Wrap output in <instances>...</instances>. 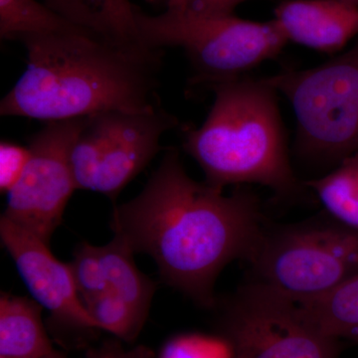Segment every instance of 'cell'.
<instances>
[{
	"label": "cell",
	"mask_w": 358,
	"mask_h": 358,
	"mask_svg": "<svg viewBox=\"0 0 358 358\" xmlns=\"http://www.w3.org/2000/svg\"><path fill=\"white\" fill-rule=\"evenodd\" d=\"M266 223L260 200L238 188L230 195L185 171L176 148L166 150L140 194L115 207V236L154 259L162 281L202 307L216 305L218 275L248 261Z\"/></svg>",
	"instance_id": "obj_1"
},
{
	"label": "cell",
	"mask_w": 358,
	"mask_h": 358,
	"mask_svg": "<svg viewBox=\"0 0 358 358\" xmlns=\"http://www.w3.org/2000/svg\"><path fill=\"white\" fill-rule=\"evenodd\" d=\"M84 306L99 329L114 334L127 343L138 338L148 319L147 315L110 294H99L85 301Z\"/></svg>",
	"instance_id": "obj_18"
},
{
	"label": "cell",
	"mask_w": 358,
	"mask_h": 358,
	"mask_svg": "<svg viewBox=\"0 0 358 358\" xmlns=\"http://www.w3.org/2000/svg\"><path fill=\"white\" fill-rule=\"evenodd\" d=\"M102 358H126L122 357V355H115V353H108V355H103Z\"/></svg>",
	"instance_id": "obj_25"
},
{
	"label": "cell",
	"mask_w": 358,
	"mask_h": 358,
	"mask_svg": "<svg viewBox=\"0 0 358 358\" xmlns=\"http://www.w3.org/2000/svg\"><path fill=\"white\" fill-rule=\"evenodd\" d=\"M178 124L176 117L160 107L85 117L70 154L78 190L115 200L159 152L162 136Z\"/></svg>",
	"instance_id": "obj_7"
},
{
	"label": "cell",
	"mask_w": 358,
	"mask_h": 358,
	"mask_svg": "<svg viewBox=\"0 0 358 358\" xmlns=\"http://www.w3.org/2000/svg\"><path fill=\"white\" fill-rule=\"evenodd\" d=\"M348 3H352L353 6H358V0H345Z\"/></svg>",
	"instance_id": "obj_26"
},
{
	"label": "cell",
	"mask_w": 358,
	"mask_h": 358,
	"mask_svg": "<svg viewBox=\"0 0 358 358\" xmlns=\"http://www.w3.org/2000/svg\"><path fill=\"white\" fill-rule=\"evenodd\" d=\"M46 6L72 22L115 46L152 52L141 41L136 8L131 0H44Z\"/></svg>",
	"instance_id": "obj_12"
},
{
	"label": "cell",
	"mask_w": 358,
	"mask_h": 358,
	"mask_svg": "<svg viewBox=\"0 0 358 358\" xmlns=\"http://www.w3.org/2000/svg\"><path fill=\"white\" fill-rule=\"evenodd\" d=\"M296 303L327 336L358 345V274L329 293Z\"/></svg>",
	"instance_id": "obj_15"
},
{
	"label": "cell",
	"mask_w": 358,
	"mask_h": 358,
	"mask_svg": "<svg viewBox=\"0 0 358 358\" xmlns=\"http://www.w3.org/2000/svg\"><path fill=\"white\" fill-rule=\"evenodd\" d=\"M3 358V357H0ZM33 358H67L63 355L62 352H58L57 350H52L51 352L46 353V355H41V357H33Z\"/></svg>",
	"instance_id": "obj_23"
},
{
	"label": "cell",
	"mask_w": 358,
	"mask_h": 358,
	"mask_svg": "<svg viewBox=\"0 0 358 358\" xmlns=\"http://www.w3.org/2000/svg\"><path fill=\"white\" fill-rule=\"evenodd\" d=\"M83 119L47 122L30 141L24 173L7 193L2 216L48 245L78 190L70 154Z\"/></svg>",
	"instance_id": "obj_9"
},
{
	"label": "cell",
	"mask_w": 358,
	"mask_h": 358,
	"mask_svg": "<svg viewBox=\"0 0 358 358\" xmlns=\"http://www.w3.org/2000/svg\"><path fill=\"white\" fill-rule=\"evenodd\" d=\"M273 20L287 41L327 54L358 37V6L345 0H282Z\"/></svg>",
	"instance_id": "obj_11"
},
{
	"label": "cell",
	"mask_w": 358,
	"mask_h": 358,
	"mask_svg": "<svg viewBox=\"0 0 358 358\" xmlns=\"http://www.w3.org/2000/svg\"><path fill=\"white\" fill-rule=\"evenodd\" d=\"M30 159L29 148L13 141L0 143V192L8 193L17 185Z\"/></svg>",
	"instance_id": "obj_20"
},
{
	"label": "cell",
	"mask_w": 358,
	"mask_h": 358,
	"mask_svg": "<svg viewBox=\"0 0 358 358\" xmlns=\"http://www.w3.org/2000/svg\"><path fill=\"white\" fill-rule=\"evenodd\" d=\"M247 262L257 281L292 300H310L358 274V231L326 212L299 223H266Z\"/></svg>",
	"instance_id": "obj_6"
},
{
	"label": "cell",
	"mask_w": 358,
	"mask_h": 358,
	"mask_svg": "<svg viewBox=\"0 0 358 358\" xmlns=\"http://www.w3.org/2000/svg\"><path fill=\"white\" fill-rule=\"evenodd\" d=\"M159 358H234V353L225 338L187 334L167 341Z\"/></svg>",
	"instance_id": "obj_19"
},
{
	"label": "cell",
	"mask_w": 358,
	"mask_h": 358,
	"mask_svg": "<svg viewBox=\"0 0 358 358\" xmlns=\"http://www.w3.org/2000/svg\"><path fill=\"white\" fill-rule=\"evenodd\" d=\"M20 41L27 51V66L2 99L1 115L50 122L159 107L155 75L162 51L129 50L80 32Z\"/></svg>",
	"instance_id": "obj_2"
},
{
	"label": "cell",
	"mask_w": 358,
	"mask_h": 358,
	"mask_svg": "<svg viewBox=\"0 0 358 358\" xmlns=\"http://www.w3.org/2000/svg\"><path fill=\"white\" fill-rule=\"evenodd\" d=\"M246 1H249V0H225L226 8H227L228 13L230 14H234L235 8H237L240 4Z\"/></svg>",
	"instance_id": "obj_22"
},
{
	"label": "cell",
	"mask_w": 358,
	"mask_h": 358,
	"mask_svg": "<svg viewBox=\"0 0 358 358\" xmlns=\"http://www.w3.org/2000/svg\"><path fill=\"white\" fill-rule=\"evenodd\" d=\"M0 239L33 300L63 324L99 329L78 294L69 264L59 261L48 244L2 215Z\"/></svg>",
	"instance_id": "obj_10"
},
{
	"label": "cell",
	"mask_w": 358,
	"mask_h": 358,
	"mask_svg": "<svg viewBox=\"0 0 358 358\" xmlns=\"http://www.w3.org/2000/svg\"><path fill=\"white\" fill-rule=\"evenodd\" d=\"M42 310L31 299L1 294L0 357H38L55 350L45 329Z\"/></svg>",
	"instance_id": "obj_13"
},
{
	"label": "cell",
	"mask_w": 358,
	"mask_h": 358,
	"mask_svg": "<svg viewBox=\"0 0 358 358\" xmlns=\"http://www.w3.org/2000/svg\"><path fill=\"white\" fill-rule=\"evenodd\" d=\"M234 358H338L339 341L306 317L296 301L267 284L240 287L224 303Z\"/></svg>",
	"instance_id": "obj_8"
},
{
	"label": "cell",
	"mask_w": 358,
	"mask_h": 358,
	"mask_svg": "<svg viewBox=\"0 0 358 358\" xmlns=\"http://www.w3.org/2000/svg\"><path fill=\"white\" fill-rule=\"evenodd\" d=\"M96 254L102 270V294L117 296L148 315L157 287L136 267L128 244L115 236L109 244L96 246Z\"/></svg>",
	"instance_id": "obj_14"
},
{
	"label": "cell",
	"mask_w": 358,
	"mask_h": 358,
	"mask_svg": "<svg viewBox=\"0 0 358 358\" xmlns=\"http://www.w3.org/2000/svg\"><path fill=\"white\" fill-rule=\"evenodd\" d=\"M215 100L199 128L183 131V148L205 174V182L261 185L282 199L308 188L289 160L277 90L267 79L247 76L214 85Z\"/></svg>",
	"instance_id": "obj_3"
},
{
	"label": "cell",
	"mask_w": 358,
	"mask_h": 358,
	"mask_svg": "<svg viewBox=\"0 0 358 358\" xmlns=\"http://www.w3.org/2000/svg\"><path fill=\"white\" fill-rule=\"evenodd\" d=\"M143 43L152 50L180 47L189 59L192 84L214 85L246 76L277 57L288 43L274 20L253 21L231 15H201L169 8L150 16L136 8Z\"/></svg>",
	"instance_id": "obj_4"
},
{
	"label": "cell",
	"mask_w": 358,
	"mask_h": 358,
	"mask_svg": "<svg viewBox=\"0 0 358 358\" xmlns=\"http://www.w3.org/2000/svg\"><path fill=\"white\" fill-rule=\"evenodd\" d=\"M181 0H169V8H180Z\"/></svg>",
	"instance_id": "obj_24"
},
{
	"label": "cell",
	"mask_w": 358,
	"mask_h": 358,
	"mask_svg": "<svg viewBox=\"0 0 358 358\" xmlns=\"http://www.w3.org/2000/svg\"><path fill=\"white\" fill-rule=\"evenodd\" d=\"M201 15H231L225 0H181L180 8Z\"/></svg>",
	"instance_id": "obj_21"
},
{
	"label": "cell",
	"mask_w": 358,
	"mask_h": 358,
	"mask_svg": "<svg viewBox=\"0 0 358 358\" xmlns=\"http://www.w3.org/2000/svg\"><path fill=\"white\" fill-rule=\"evenodd\" d=\"M76 32L93 34L73 24L37 0H0V37L2 40L20 41L25 37L35 35Z\"/></svg>",
	"instance_id": "obj_17"
},
{
	"label": "cell",
	"mask_w": 358,
	"mask_h": 358,
	"mask_svg": "<svg viewBox=\"0 0 358 358\" xmlns=\"http://www.w3.org/2000/svg\"><path fill=\"white\" fill-rule=\"evenodd\" d=\"M338 223L358 231V152L346 157L331 173L303 181Z\"/></svg>",
	"instance_id": "obj_16"
},
{
	"label": "cell",
	"mask_w": 358,
	"mask_h": 358,
	"mask_svg": "<svg viewBox=\"0 0 358 358\" xmlns=\"http://www.w3.org/2000/svg\"><path fill=\"white\" fill-rule=\"evenodd\" d=\"M293 108L294 152L305 164L336 167L358 152V39L324 64L266 78Z\"/></svg>",
	"instance_id": "obj_5"
}]
</instances>
